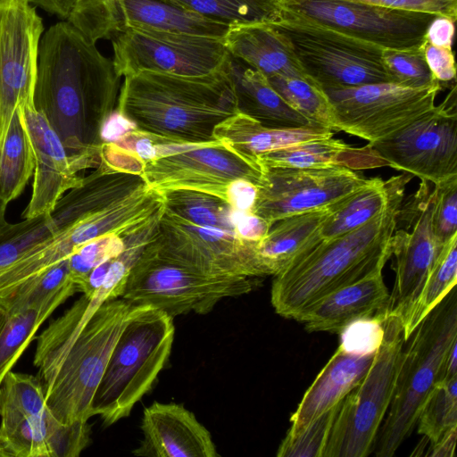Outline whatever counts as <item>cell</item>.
Here are the masks:
<instances>
[{
    "label": "cell",
    "mask_w": 457,
    "mask_h": 457,
    "mask_svg": "<svg viewBox=\"0 0 457 457\" xmlns=\"http://www.w3.org/2000/svg\"><path fill=\"white\" fill-rule=\"evenodd\" d=\"M120 79L112 60L70 22L44 31L34 106L69 154L100 150L102 127L117 108Z\"/></svg>",
    "instance_id": "6da1fadb"
},
{
    "label": "cell",
    "mask_w": 457,
    "mask_h": 457,
    "mask_svg": "<svg viewBox=\"0 0 457 457\" xmlns=\"http://www.w3.org/2000/svg\"><path fill=\"white\" fill-rule=\"evenodd\" d=\"M413 176L395 177L384 209L364 225L339 237L319 239L274 276L270 301L287 319L298 318L332 292L383 270L392 255V237L405 187Z\"/></svg>",
    "instance_id": "7a4b0ae2"
},
{
    "label": "cell",
    "mask_w": 457,
    "mask_h": 457,
    "mask_svg": "<svg viewBox=\"0 0 457 457\" xmlns=\"http://www.w3.org/2000/svg\"><path fill=\"white\" fill-rule=\"evenodd\" d=\"M116 110L140 131L188 144L218 141L214 129L238 112L227 62L206 75L143 71L127 76Z\"/></svg>",
    "instance_id": "3957f363"
},
{
    "label": "cell",
    "mask_w": 457,
    "mask_h": 457,
    "mask_svg": "<svg viewBox=\"0 0 457 457\" xmlns=\"http://www.w3.org/2000/svg\"><path fill=\"white\" fill-rule=\"evenodd\" d=\"M129 306L121 298L103 303L66 345L34 365L46 404L60 422L93 417V399Z\"/></svg>",
    "instance_id": "277c9868"
},
{
    "label": "cell",
    "mask_w": 457,
    "mask_h": 457,
    "mask_svg": "<svg viewBox=\"0 0 457 457\" xmlns=\"http://www.w3.org/2000/svg\"><path fill=\"white\" fill-rule=\"evenodd\" d=\"M173 318L151 305H132L96 391L92 411L105 426L128 417L166 365L174 340Z\"/></svg>",
    "instance_id": "5b68a950"
},
{
    "label": "cell",
    "mask_w": 457,
    "mask_h": 457,
    "mask_svg": "<svg viewBox=\"0 0 457 457\" xmlns=\"http://www.w3.org/2000/svg\"><path fill=\"white\" fill-rule=\"evenodd\" d=\"M395 389L373 450L391 457L412 432L420 411L440 380L444 358L457 341L455 287L422 320L409 337Z\"/></svg>",
    "instance_id": "8992f818"
},
{
    "label": "cell",
    "mask_w": 457,
    "mask_h": 457,
    "mask_svg": "<svg viewBox=\"0 0 457 457\" xmlns=\"http://www.w3.org/2000/svg\"><path fill=\"white\" fill-rule=\"evenodd\" d=\"M154 236L125 282L120 298L129 304L151 305L172 318L192 312L206 314L220 300L248 294L261 285L259 277L204 274L163 252Z\"/></svg>",
    "instance_id": "52a82bcc"
},
{
    "label": "cell",
    "mask_w": 457,
    "mask_h": 457,
    "mask_svg": "<svg viewBox=\"0 0 457 457\" xmlns=\"http://www.w3.org/2000/svg\"><path fill=\"white\" fill-rule=\"evenodd\" d=\"M383 342L359 385L342 401L322 457H365L390 406L403 358L400 318L386 315Z\"/></svg>",
    "instance_id": "ba28073f"
},
{
    "label": "cell",
    "mask_w": 457,
    "mask_h": 457,
    "mask_svg": "<svg viewBox=\"0 0 457 457\" xmlns=\"http://www.w3.org/2000/svg\"><path fill=\"white\" fill-rule=\"evenodd\" d=\"M289 41L304 72L324 91L392 82L382 62L384 49L282 11L271 23Z\"/></svg>",
    "instance_id": "9c48e42d"
},
{
    "label": "cell",
    "mask_w": 457,
    "mask_h": 457,
    "mask_svg": "<svg viewBox=\"0 0 457 457\" xmlns=\"http://www.w3.org/2000/svg\"><path fill=\"white\" fill-rule=\"evenodd\" d=\"M441 89L438 81L424 87L380 82L325 92L338 131L374 143L430 111Z\"/></svg>",
    "instance_id": "30bf717a"
},
{
    "label": "cell",
    "mask_w": 457,
    "mask_h": 457,
    "mask_svg": "<svg viewBox=\"0 0 457 457\" xmlns=\"http://www.w3.org/2000/svg\"><path fill=\"white\" fill-rule=\"evenodd\" d=\"M387 166L437 184L457 175V96L445 100L395 134L369 143Z\"/></svg>",
    "instance_id": "8fae6325"
},
{
    "label": "cell",
    "mask_w": 457,
    "mask_h": 457,
    "mask_svg": "<svg viewBox=\"0 0 457 457\" xmlns=\"http://www.w3.org/2000/svg\"><path fill=\"white\" fill-rule=\"evenodd\" d=\"M116 71L120 77L150 71L182 76L220 70L228 52L222 38L145 30L124 25L112 37Z\"/></svg>",
    "instance_id": "7c38bea8"
},
{
    "label": "cell",
    "mask_w": 457,
    "mask_h": 457,
    "mask_svg": "<svg viewBox=\"0 0 457 457\" xmlns=\"http://www.w3.org/2000/svg\"><path fill=\"white\" fill-rule=\"evenodd\" d=\"M282 11L382 49L420 48L435 14L345 0H282Z\"/></svg>",
    "instance_id": "4fadbf2b"
},
{
    "label": "cell",
    "mask_w": 457,
    "mask_h": 457,
    "mask_svg": "<svg viewBox=\"0 0 457 457\" xmlns=\"http://www.w3.org/2000/svg\"><path fill=\"white\" fill-rule=\"evenodd\" d=\"M43 33L29 0H0V154L16 111L34 104Z\"/></svg>",
    "instance_id": "5bb4252c"
},
{
    "label": "cell",
    "mask_w": 457,
    "mask_h": 457,
    "mask_svg": "<svg viewBox=\"0 0 457 457\" xmlns=\"http://www.w3.org/2000/svg\"><path fill=\"white\" fill-rule=\"evenodd\" d=\"M142 177L149 187L162 193L189 189L228 202L231 183L245 179L259 188L264 181V171L257 162L216 141L195 144L187 150L147 162Z\"/></svg>",
    "instance_id": "9a60e30c"
},
{
    "label": "cell",
    "mask_w": 457,
    "mask_h": 457,
    "mask_svg": "<svg viewBox=\"0 0 457 457\" xmlns=\"http://www.w3.org/2000/svg\"><path fill=\"white\" fill-rule=\"evenodd\" d=\"M262 169L264 181L257 190L252 212L270 226L289 216L335 204L370 181L355 170L340 166Z\"/></svg>",
    "instance_id": "2e32d148"
},
{
    "label": "cell",
    "mask_w": 457,
    "mask_h": 457,
    "mask_svg": "<svg viewBox=\"0 0 457 457\" xmlns=\"http://www.w3.org/2000/svg\"><path fill=\"white\" fill-rule=\"evenodd\" d=\"M433 183L421 180L408 204L401 205L397 220L405 227H395L392 237V254L395 257V281L389 295L386 315L400 318L408 313L444 245L433 228Z\"/></svg>",
    "instance_id": "e0dca14e"
},
{
    "label": "cell",
    "mask_w": 457,
    "mask_h": 457,
    "mask_svg": "<svg viewBox=\"0 0 457 457\" xmlns=\"http://www.w3.org/2000/svg\"><path fill=\"white\" fill-rule=\"evenodd\" d=\"M154 241L163 252L210 276L262 277L257 242L230 230L197 226L164 211Z\"/></svg>",
    "instance_id": "ac0fdd59"
},
{
    "label": "cell",
    "mask_w": 457,
    "mask_h": 457,
    "mask_svg": "<svg viewBox=\"0 0 457 457\" xmlns=\"http://www.w3.org/2000/svg\"><path fill=\"white\" fill-rule=\"evenodd\" d=\"M21 114L35 156L31 198L21 214L22 218L29 220L51 213L66 192L79 186L83 177L78 173L97 167L100 150L69 154L34 104L21 108Z\"/></svg>",
    "instance_id": "d6986e66"
},
{
    "label": "cell",
    "mask_w": 457,
    "mask_h": 457,
    "mask_svg": "<svg viewBox=\"0 0 457 457\" xmlns=\"http://www.w3.org/2000/svg\"><path fill=\"white\" fill-rule=\"evenodd\" d=\"M144 438L133 453L155 457H217L211 433L183 405L154 402L144 409Z\"/></svg>",
    "instance_id": "ffe728a7"
},
{
    "label": "cell",
    "mask_w": 457,
    "mask_h": 457,
    "mask_svg": "<svg viewBox=\"0 0 457 457\" xmlns=\"http://www.w3.org/2000/svg\"><path fill=\"white\" fill-rule=\"evenodd\" d=\"M390 293L382 270L326 295L297 320L308 331L339 333L350 322L386 314Z\"/></svg>",
    "instance_id": "44dd1931"
},
{
    "label": "cell",
    "mask_w": 457,
    "mask_h": 457,
    "mask_svg": "<svg viewBox=\"0 0 457 457\" xmlns=\"http://www.w3.org/2000/svg\"><path fill=\"white\" fill-rule=\"evenodd\" d=\"M222 40L229 54L266 78L287 76L312 80L303 70L288 39L271 23L230 26Z\"/></svg>",
    "instance_id": "7402d4cb"
},
{
    "label": "cell",
    "mask_w": 457,
    "mask_h": 457,
    "mask_svg": "<svg viewBox=\"0 0 457 457\" xmlns=\"http://www.w3.org/2000/svg\"><path fill=\"white\" fill-rule=\"evenodd\" d=\"M374 356L353 355L337 348L291 415V426L287 435L297 433L339 403L362 380Z\"/></svg>",
    "instance_id": "603a6c76"
},
{
    "label": "cell",
    "mask_w": 457,
    "mask_h": 457,
    "mask_svg": "<svg viewBox=\"0 0 457 457\" xmlns=\"http://www.w3.org/2000/svg\"><path fill=\"white\" fill-rule=\"evenodd\" d=\"M257 162L262 168L282 169L340 166L358 170L387 166L370 144L354 147L333 137L261 154L257 156Z\"/></svg>",
    "instance_id": "cb8c5ba5"
},
{
    "label": "cell",
    "mask_w": 457,
    "mask_h": 457,
    "mask_svg": "<svg viewBox=\"0 0 457 457\" xmlns=\"http://www.w3.org/2000/svg\"><path fill=\"white\" fill-rule=\"evenodd\" d=\"M333 135L332 130L320 126L268 127L240 112L221 122L213 131L215 140L255 162L261 154Z\"/></svg>",
    "instance_id": "d4e9b609"
},
{
    "label": "cell",
    "mask_w": 457,
    "mask_h": 457,
    "mask_svg": "<svg viewBox=\"0 0 457 457\" xmlns=\"http://www.w3.org/2000/svg\"><path fill=\"white\" fill-rule=\"evenodd\" d=\"M342 201L273 223L265 237L256 243L262 277L279 274L304 250L314 245L319 239L317 234L320 225Z\"/></svg>",
    "instance_id": "484cf974"
},
{
    "label": "cell",
    "mask_w": 457,
    "mask_h": 457,
    "mask_svg": "<svg viewBox=\"0 0 457 457\" xmlns=\"http://www.w3.org/2000/svg\"><path fill=\"white\" fill-rule=\"evenodd\" d=\"M227 68L234 83L238 112L268 127L317 126L290 107L258 71L229 54Z\"/></svg>",
    "instance_id": "4316f807"
},
{
    "label": "cell",
    "mask_w": 457,
    "mask_h": 457,
    "mask_svg": "<svg viewBox=\"0 0 457 457\" xmlns=\"http://www.w3.org/2000/svg\"><path fill=\"white\" fill-rule=\"evenodd\" d=\"M126 27L222 38L229 25L206 18L170 0H119Z\"/></svg>",
    "instance_id": "83f0119b"
},
{
    "label": "cell",
    "mask_w": 457,
    "mask_h": 457,
    "mask_svg": "<svg viewBox=\"0 0 457 457\" xmlns=\"http://www.w3.org/2000/svg\"><path fill=\"white\" fill-rule=\"evenodd\" d=\"M77 291L76 285L71 283L39 304L8 313L0 333V385L44 321Z\"/></svg>",
    "instance_id": "f1b7e54d"
},
{
    "label": "cell",
    "mask_w": 457,
    "mask_h": 457,
    "mask_svg": "<svg viewBox=\"0 0 457 457\" xmlns=\"http://www.w3.org/2000/svg\"><path fill=\"white\" fill-rule=\"evenodd\" d=\"M395 177L370 181L344 199L325 219L318 231L319 239H330L348 233L372 220L386 206Z\"/></svg>",
    "instance_id": "f546056e"
},
{
    "label": "cell",
    "mask_w": 457,
    "mask_h": 457,
    "mask_svg": "<svg viewBox=\"0 0 457 457\" xmlns=\"http://www.w3.org/2000/svg\"><path fill=\"white\" fill-rule=\"evenodd\" d=\"M34 170V152L20 108L12 119L0 154V198L7 204L16 199Z\"/></svg>",
    "instance_id": "4dcf8cb0"
},
{
    "label": "cell",
    "mask_w": 457,
    "mask_h": 457,
    "mask_svg": "<svg viewBox=\"0 0 457 457\" xmlns=\"http://www.w3.org/2000/svg\"><path fill=\"white\" fill-rule=\"evenodd\" d=\"M70 224V215L59 202L51 213L12 224L0 238V276L25 254Z\"/></svg>",
    "instance_id": "1f68e13d"
},
{
    "label": "cell",
    "mask_w": 457,
    "mask_h": 457,
    "mask_svg": "<svg viewBox=\"0 0 457 457\" xmlns=\"http://www.w3.org/2000/svg\"><path fill=\"white\" fill-rule=\"evenodd\" d=\"M457 234L446 241L417 299L402 320L405 342L422 320L456 286Z\"/></svg>",
    "instance_id": "d6a6232c"
},
{
    "label": "cell",
    "mask_w": 457,
    "mask_h": 457,
    "mask_svg": "<svg viewBox=\"0 0 457 457\" xmlns=\"http://www.w3.org/2000/svg\"><path fill=\"white\" fill-rule=\"evenodd\" d=\"M165 212L192 224L235 232L239 212L224 199L189 189L162 192Z\"/></svg>",
    "instance_id": "836d02e7"
},
{
    "label": "cell",
    "mask_w": 457,
    "mask_h": 457,
    "mask_svg": "<svg viewBox=\"0 0 457 457\" xmlns=\"http://www.w3.org/2000/svg\"><path fill=\"white\" fill-rule=\"evenodd\" d=\"M206 18L234 25L272 23L282 14V0H170Z\"/></svg>",
    "instance_id": "e575fe53"
},
{
    "label": "cell",
    "mask_w": 457,
    "mask_h": 457,
    "mask_svg": "<svg viewBox=\"0 0 457 457\" xmlns=\"http://www.w3.org/2000/svg\"><path fill=\"white\" fill-rule=\"evenodd\" d=\"M275 91L311 123L338 131L326 92L312 80L287 76L267 78Z\"/></svg>",
    "instance_id": "d590c367"
},
{
    "label": "cell",
    "mask_w": 457,
    "mask_h": 457,
    "mask_svg": "<svg viewBox=\"0 0 457 457\" xmlns=\"http://www.w3.org/2000/svg\"><path fill=\"white\" fill-rule=\"evenodd\" d=\"M416 425L418 433L429 446L457 429V377L436 384L420 411Z\"/></svg>",
    "instance_id": "8d00e7d4"
},
{
    "label": "cell",
    "mask_w": 457,
    "mask_h": 457,
    "mask_svg": "<svg viewBox=\"0 0 457 457\" xmlns=\"http://www.w3.org/2000/svg\"><path fill=\"white\" fill-rule=\"evenodd\" d=\"M73 283L68 259L54 266L42 275L24 283L0 298L7 312L39 304L60 289Z\"/></svg>",
    "instance_id": "74e56055"
},
{
    "label": "cell",
    "mask_w": 457,
    "mask_h": 457,
    "mask_svg": "<svg viewBox=\"0 0 457 457\" xmlns=\"http://www.w3.org/2000/svg\"><path fill=\"white\" fill-rule=\"evenodd\" d=\"M343 401V400H342ZM342 401L293 435H286L278 457H322L330 429Z\"/></svg>",
    "instance_id": "f35d334b"
},
{
    "label": "cell",
    "mask_w": 457,
    "mask_h": 457,
    "mask_svg": "<svg viewBox=\"0 0 457 457\" xmlns=\"http://www.w3.org/2000/svg\"><path fill=\"white\" fill-rule=\"evenodd\" d=\"M382 62L393 83L408 87H424L436 80L433 78L420 48L384 49Z\"/></svg>",
    "instance_id": "ab89813d"
},
{
    "label": "cell",
    "mask_w": 457,
    "mask_h": 457,
    "mask_svg": "<svg viewBox=\"0 0 457 457\" xmlns=\"http://www.w3.org/2000/svg\"><path fill=\"white\" fill-rule=\"evenodd\" d=\"M125 247V238L116 234L105 235L80 246L68 258L71 278L80 291L91 270L117 257Z\"/></svg>",
    "instance_id": "60d3db41"
},
{
    "label": "cell",
    "mask_w": 457,
    "mask_h": 457,
    "mask_svg": "<svg viewBox=\"0 0 457 457\" xmlns=\"http://www.w3.org/2000/svg\"><path fill=\"white\" fill-rule=\"evenodd\" d=\"M386 315L361 318L350 322L338 334L340 348L353 355L375 354L384 339Z\"/></svg>",
    "instance_id": "b9f144b4"
},
{
    "label": "cell",
    "mask_w": 457,
    "mask_h": 457,
    "mask_svg": "<svg viewBox=\"0 0 457 457\" xmlns=\"http://www.w3.org/2000/svg\"><path fill=\"white\" fill-rule=\"evenodd\" d=\"M433 191V228L444 245L457 234V175L435 184Z\"/></svg>",
    "instance_id": "7bdbcfd3"
},
{
    "label": "cell",
    "mask_w": 457,
    "mask_h": 457,
    "mask_svg": "<svg viewBox=\"0 0 457 457\" xmlns=\"http://www.w3.org/2000/svg\"><path fill=\"white\" fill-rule=\"evenodd\" d=\"M394 9L442 15L456 21L457 0H345Z\"/></svg>",
    "instance_id": "ee69618b"
},
{
    "label": "cell",
    "mask_w": 457,
    "mask_h": 457,
    "mask_svg": "<svg viewBox=\"0 0 457 457\" xmlns=\"http://www.w3.org/2000/svg\"><path fill=\"white\" fill-rule=\"evenodd\" d=\"M422 51L433 78L441 82L455 79L456 67L452 48L438 47L424 42Z\"/></svg>",
    "instance_id": "f6af8a7d"
},
{
    "label": "cell",
    "mask_w": 457,
    "mask_h": 457,
    "mask_svg": "<svg viewBox=\"0 0 457 457\" xmlns=\"http://www.w3.org/2000/svg\"><path fill=\"white\" fill-rule=\"evenodd\" d=\"M257 190V187L247 180H236L228 189V202L237 212H252Z\"/></svg>",
    "instance_id": "bcb514c9"
},
{
    "label": "cell",
    "mask_w": 457,
    "mask_h": 457,
    "mask_svg": "<svg viewBox=\"0 0 457 457\" xmlns=\"http://www.w3.org/2000/svg\"><path fill=\"white\" fill-rule=\"evenodd\" d=\"M454 22L448 17L436 15L426 29L425 41L435 46L452 48Z\"/></svg>",
    "instance_id": "7dc6e473"
},
{
    "label": "cell",
    "mask_w": 457,
    "mask_h": 457,
    "mask_svg": "<svg viewBox=\"0 0 457 457\" xmlns=\"http://www.w3.org/2000/svg\"><path fill=\"white\" fill-rule=\"evenodd\" d=\"M270 226L253 212H239L237 217L235 232L247 241L259 242L268 233Z\"/></svg>",
    "instance_id": "c3c4849f"
},
{
    "label": "cell",
    "mask_w": 457,
    "mask_h": 457,
    "mask_svg": "<svg viewBox=\"0 0 457 457\" xmlns=\"http://www.w3.org/2000/svg\"><path fill=\"white\" fill-rule=\"evenodd\" d=\"M136 125L115 110L104 123L101 129L102 143L114 142L136 129Z\"/></svg>",
    "instance_id": "681fc988"
},
{
    "label": "cell",
    "mask_w": 457,
    "mask_h": 457,
    "mask_svg": "<svg viewBox=\"0 0 457 457\" xmlns=\"http://www.w3.org/2000/svg\"><path fill=\"white\" fill-rule=\"evenodd\" d=\"M47 12L69 21L84 0H29Z\"/></svg>",
    "instance_id": "f907efd6"
},
{
    "label": "cell",
    "mask_w": 457,
    "mask_h": 457,
    "mask_svg": "<svg viewBox=\"0 0 457 457\" xmlns=\"http://www.w3.org/2000/svg\"><path fill=\"white\" fill-rule=\"evenodd\" d=\"M456 430L443 436L434 445L429 446L427 455L432 457H453L454 455Z\"/></svg>",
    "instance_id": "816d5d0a"
},
{
    "label": "cell",
    "mask_w": 457,
    "mask_h": 457,
    "mask_svg": "<svg viewBox=\"0 0 457 457\" xmlns=\"http://www.w3.org/2000/svg\"><path fill=\"white\" fill-rule=\"evenodd\" d=\"M457 377V341L453 344L446 353L441 370L440 380L446 381Z\"/></svg>",
    "instance_id": "f5cc1de1"
},
{
    "label": "cell",
    "mask_w": 457,
    "mask_h": 457,
    "mask_svg": "<svg viewBox=\"0 0 457 457\" xmlns=\"http://www.w3.org/2000/svg\"><path fill=\"white\" fill-rule=\"evenodd\" d=\"M7 204L0 198V238L9 229L11 223L5 219V211Z\"/></svg>",
    "instance_id": "db71d44e"
},
{
    "label": "cell",
    "mask_w": 457,
    "mask_h": 457,
    "mask_svg": "<svg viewBox=\"0 0 457 457\" xmlns=\"http://www.w3.org/2000/svg\"><path fill=\"white\" fill-rule=\"evenodd\" d=\"M7 317H8L7 311L2 305H0V333L6 322Z\"/></svg>",
    "instance_id": "11a10c76"
},
{
    "label": "cell",
    "mask_w": 457,
    "mask_h": 457,
    "mask_svg": "<svg viewBox=\"0 0 457 457\" xmlns=\"http://www.w3.org/2000/svg\"><path fill=\"white\" fill-rule=\"evenodd\" d=\"M0 457H9L8 453L4 450L0 445Z\"/></svg>",
    "instance_id": "9f6ffc18"
},
{
    "label": "cell",
    "mask_w": 457,
    "mask_h": 457,
    "mask_svg": "<svg viewBox=\"0 0 457 457\" xmlns=\"http://www.w3.org/2000/svg\"><path fill=\"white\" fill-rule=\"evenodd\" d=\"M106 1L113 2V3H119V0H106Z\"/></svg>",
    "instance_id": "6f0895ef"
}]
</instances>
